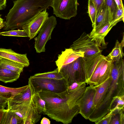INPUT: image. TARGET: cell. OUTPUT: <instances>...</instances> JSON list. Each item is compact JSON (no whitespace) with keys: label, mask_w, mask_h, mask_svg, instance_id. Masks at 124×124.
I'll return each instance as SVG.
<instances>
[{"label":"cell","mask_w":124,"mask_h":124,"mask_svg":"<svg viewBox=\"0 0 124 124\" xmlns=\"http://www.w3.org/2000/svg\"><path fill=\"white\" fill-rule=\"evenodd\" d=\"M52 0H16L6 16V31L22 28L39 12L49 9Z\"/></svg>","instance_id":"obj_1"},{"label":"cell","mask_w":124,"mask_h":124,"mask_svg":"<svg viewBox=\"0 0 124 124\" xmlns=\"http://www.w3.org/2000/svg\"><path fill=\"white\" fill-rule=\"evenodd\" d=\"M124 61L121 59L117 63L114 61L110 77V84L102 101L90 116L89 120L95 122L99 121L110 111L113 98L124 95Z\"/></svg>","instance_id":"obj_2"},{"label":"cell","mask_w":124,"mask_h":124,"mask_svg":"<svg viewBox=\"0 0 124 124\" xmlns=\"http://www.w3.org/2000/svg\"><path fill=\"white\" fill-rule=\"evenodd\" d=\"M38 93L46 103V110L43 114L51 119L68 124L78 114L70 108L65 95L66 90L59 93L47 91Z\"/></svg>","instance_id":"obj_3"},{"label":"cell","mask_w":124,"mask_h":124,"mask_svg":"<svg viewBox=\"0 0 124 124\" xmlns=\"http://www.w3.org/2000/svg\"><path fill=\"white\" fill-rule=\"evenodd\" d=\"M59 73L65 81L68 87L75 82L86 83L85 60L80 57L71 63L62 67Z\"/></svg>","instance_id":"obj_4"},{"label":"cell","mask_w":124,"mask_h":124,"mask_svg":"<svg viewBox=\"0 0 124 124\" xmlns=\"http://www.w3.org/2000/svg\"><path fill=\"white\" fill-rule=\"evenodd\" d=\"M28 80V83L31 84L36 93L47 91L59 93L65 91L68 87L64 78L57 79L34 78L31 76Z\"/></svg>","instance_id":"obj_5"},{"label":"cell","mask_w":124,"mask_h":124,"mask_svg":"<svg viewBox=\"0 0 124 124\" xmlns=\"http://www.w3.org/2000/svg\"><path fill=\"white\" fill-rule=\"evenodd\" d=\"M70 48L76 51L84 52V57L85 60L101 54L102 52L95 42L92 40L89 34L85 32L73 42Z\"/></svg>","instance_id":"obj_6"},{"label":"cell","mask_w":124,"mask_h":124,"mask_svg":"<svg viewBox=\"0 0 124 124\" xmlns=\"http://www.w3.org/2000/svg\"><path fill=\"white\" fill-rule=\"evenodd\" d=\"M78 0H52L51 5L57 17L69 20L77 14Z\"/></svg>","instance_id":"obj_7"},{"label":"cell","mask_w":124,"mask_h":124,"mask_svg":"<svg viewBox=\"0 0 124 124\" xmlns=\"http://www.w3.org/2000/svg\"><path fill=\"white\" fill-rule=\"evenodd\" d=\"M57 24L55 17L52 16L46 20L43 25L38 36L34 39V47L36 52H45L47 42L51 39L52 32Z\"/></svg>","instance_id":"obj_8"},{"label":"cell","mask_w":124,"mask_h":124,"mask_svg":"<svg viewBox=\"0 0 124 124\" xmlns=\"http://www.w3.org/2000/svg\"><path fill=\"white\" fill-rule=\"evenodd\" d=\"M95 91L94 86L86 87L80 100L79 114L86 119H89L95 109L94 101Z\"/></svg>","instance_id":"obj_9"},{"label":"cell","mask_w":124,"mask_h":124,"mask_svg":"<svg viewBox=\"0 0 124 124\" xmlns=\"http://www.w3.org/2000/svg\"><path fill=\"white\" fill-rule=\"evenodd\" d=\"M48 17L46 10L39 12L31 18L22 28L27 33L31 40L39 33L43 25Z\"/></svg>","instance_id":"obj_10"},{"label":"cell","mask_w":124,"mask_h":124,"mask_svg":"<svg viewBox=\"0 0 124 124\" xmlns=\"http://www.w3.org/2000/svg\"><path fill=\"white\" fill-rule=\"evenodd\" d=\"M119 22L117 20H114L93 28L89 34L90 37L99 47L105 46L106 45L104 39L105 37L111 28Z\"/></svg>","instance_id":"obj_11"},{"label":"cell","mask_w":124,"mask_h":124,"mask_svg":"<svg viewBox=\"0 0 124 124\" xmlns=\"http://www.w3.org/2000/svg\"><path fill=\"white\" fill-rule=\"evenodd\" d=\"M84 52L76 51L70 48L62 51L58 55L55 61L59 72L63 66L71 63L79 57H84Z\"/></svg>","instance_id":"obj_12"},{"label":"cell","mask_w":124,"mask_h":124,"mask_svg":"<svg viewBox=\"0 0 124 124\" xmlns=\"http://www.w3.org/2000/svg\"><path fill=\"white\" fill-rule=\"evenodd\" d=\"M28 86L25 90L8 100L7 109L31 101L32 96L35 92L30 83H28Z\"/></svg>","instance_id":"obj_13"},{"label":"cell","mask_w":124,"mask_h":124,"mask_svg":"<svg viewBox=\"0 0 124 124\" xmlns=\"http://www.w3.org/2000/svg\"><path fill=\"white\" fill-rule=\"evenodd\" d=\"M0 57L20 63L24 67H27L30 64L27 54H21L15 52L11 49L0 48Z\"/></svg>","instance_id":"obj_14"},{"label":"cell","mask_w":124,"mask_h":124,"mask_svg":"<svg viewBox=\"0 0 124 124\" xmlns=\"http://www.w3.org/2000/svg\"><path fill=\"white\" fill-rule=\"evenodd\" d=\"M110 77L101 84L95 86L96 91L94 102L95 109L99 106L103 100L110 84Z\"/></svg>","instance_id":"obj_15"},{"label":"cell","mask_w":124,"mask_h":124,"mask_svg":"<svg viewBox=\"0 0 124 124\" xmlns=\"http://www.w3.org/2000/svg\"><path fill=\"white\" fill-rule=\"evenodd\" d=\"M106 57V61L101 69L98 80L96 86L104 82L111 75L114 61Z\"/></svg>","instance_id":"obj_16"},{"label":"cell","mask_w":124,"mask_h":124,"mask_svg":"<svg viewBox=\"0 0 124 124\" xmlns=\"http://www.w3.org/2000/svg\"><path fill=\"white\" fill-rule=\"evenodd\" d=\"M124 47V36L120 43L117 40L114 47L111 52L108 55L107 57L117 63L119 62L124 56L123 48Z\"/></svg>","instance_id":"obj_17"},{"label":"cell","mask_w":124,"mask_h":124,"mask_svg":"<svg viewBox=\"0 0 124 124\" xmlns=\"http://www.w3.org/2000/svg\"><path fill=\"white\" fill-rule=\"evenodd\" d=\"M20 75L16 72L0 67V81L4 83L16 81L19 78Z\"/></svg>","instance_id":"obj_18"},{"label":"cell","mask_w":124,"mask_h":124,"mask_svg":"<svg viewBox=\"0 0 124 124\" xmlns=\"http://www.w3.org/2000/svg\"><path fill=\"white\" fill-rule=\"evenodd\" d=\"M0 124H24L23 120L12 111L6 109Z\"/></svg>","instance_id":"obj_19"},{"label":"cell","mask_w":124,"mask_h":124,"mask_svg":"<svg viewBox=\"0 0 124 124\" xmlns=\"http://www.w3.org/2000/svg\"><path fill=\"white\" fill-rule=\"evenodd\" d=\"M41 117L32 100L30 108L23 119L24 124H35L40 120Z\"/></svg>","instance_id":"obj_20"},{"label":"cell","mask_w":124,"mask_h":124,"mask_svg":"<svg viewBox=\"0 0 124 124\" xmlns=\"http://www.w3.org/2000/svg\"><path fill=\"white\" fill-rule=\"evenodd\" d=\"M0 67L8 69L20 74L23 72L24 66L17 62L0 57Z\"/></svg>","instance_id":"obj_21"},{"label":"cell","mask_w":124,"mask_h":124,"mask_svg":"<svg viewBox=\"0 0 124 124\" xmlns=\"http://www.w3.org/2000/svg\"><path fill=\"white\" fill-rule=\"evenodd\" d=\"M28 86L27 85L18 88H11L6 87L0 85V95L7 98L8 99L12 98L25 90Z\"/></svg>","instance_id":"obj_22"},{"label":"cell","mask_w":124,"mask_h":124,"mask_svg":"<svg viewBox=\"0 0 124 124\" xmlns=\"http://www.w3.org/2000/svg\"><path fill=\"white\" fill-rule=\"evenodd\" d=\"M111 22L109 10L104 3L102 8L97 16L94 27L93 28Z\"/></svg>","instance_id":"obj_23"},{"label":"cell","mask_w":124,"mask_h":124,"mask_svg":"<svg viewBox=\"0 0 124 124\" xmlns=\"http://www.w3.org/2000/svg\"><path fill=\"white\" fill-rule=\"evenodd\" d=\"M106 58V56L102 55L91 76L86 83L90 85L96 86L97 85L101 69Z\"/></svg>","instance_id":"obj_24"},{"label":"cell","mask_w":124,"mask_h":124,"mask_svg":"<svg viewBox=\"0 0 124 124\" xmlns=\"http://www.w3.org/2000/svg\"><path fill=\"white\" fill-rule=\"evenodd\" d=\"M32 101L20 104L11 108L8 110L12 111L23 119L29 111Z\"/></svg>","instance_id":"obj_25"},{"label":"cell","mask_w":124,"mask_h":124,"mask_svg":"<svg viewBox=\"0 0 124 124\" xmlns=\"http://www.w3.org/2000/svg\"><path fill=\"white\" fill-rule=\"evenodd\" d=\"M32 100L39 113L40 114L45 112L46 110V103L38 92H34L32 95Z\"/></svg>","instance_id":"obj_26"},{"label":"cell","mask_w":124,"mask_h":124,"mask_svg":"<svg viewBox=\"0 0 124 124\" xmlns=\"http://www.w3.org/2000/svg\"><path fill=\"white\" fill-rule=\"evenodd\" d=\"M34 78H44L61 79L63 78V77L59 72L57 68L54 70L43 73H39L31 76Z\"/></svg>","instance_id":"obj_27"},{"label":"cell","mask_w":124,"mask_h":124,"mask_svg":"<svg viewBox=\"0 0 124 124\" xmlns=\"http://www.w3.org/2000/svg\"><path fill=\"white\" fill-rule=\"evenodd\" d=\"M124 95L114 98L111 104L110 111L124 110Z\"/></svg>","instance_id":"obj_28"},{"label":"cell","mask_w":124,"mask_h":124,"mask_svg":"<svg viewBox=\"0 0 124 124\" xmlns=\"http://www.w3.org/2000/svg\"><path fill=\"white\" fill-rule=\"evenodd\" d=\"M104 4L109 10L112 22L114 20L117 8V4L115 0H104Z\"/></svg>","instance_id":"obj_29"},{"label":"cell","mask_w":124,"mask_h":124,"mask_svg":"<svg viewBox=\"0 0 124 124\" xmlns=\"http://www.w3.org/2000/svg\"><path fill=\"white\" fill-rule=\"evenodd\" d=\"M87 13L92 22V26L93 28L97 17V12L94 5L91 0H88Z\"/></svg>","instance_id":"obj_30"},{"label":"cell","mask_w":124,"mask_h":124,"mask_svg":"<svg viewBox=\"0 0 124 124\" xmlns=\"http://www.w3.org/2000/svg\"><path fill=\"white\" fill-rule=\"evenodd\" d=\"M0 35L21 37H28L26 32L23 30H11L0 32Z\"/></svg>","instance_id":"obj_31"},{"label":"cell","mask_w":124,"mask_h":124,"mask_svg":"<svg viewBox=\"0 0 124 124\" xmlns=\"http://www.w3.org/2000/svg\"><path fill=\"white\" fill-rule=\"evenodd\" d=\"M123 110H117L113 112L109 124H120V113Z\"/></svg>","instance_id":"obj_32"},{"label":"cell","mask_w":124,"mask_h":124,"mask_svg":"<svg viewBox=\"0 0 124 124\" xmlns=\"http://www.w3.org/2000/svg\"><path fill=\"white\" fill-rule=\"evenodd\" d=\"M113 112L110 111L100 120L95 122L96 124H109Z\"/></svg>","instance_id":"obj_33"},{"label":"cell","mask_w":124,"mask_h":124,"mask_svg":"<svg viewBox=\"0 0 124 124\" xmlns=\"http://www.w3.org/2000/svg\"><path fill=\"white\" fill-rule=\"evenodd\" d=\"M124 9L119 8L118 7L115 17L114 20L119 22H124Z\"/></svg>","instance_id":"obj_34"},{"label":"cell","mask_w":124,"mask_h":124,"mask_svg":"<svg viewBox=\"0 0 124 124\" xmlns=\"http://www.w3.org/2000/svg\"><path fill=\"white\" fill-rule=\"evenodd\" d=\"M93 3L97 12V16L101 10L104 0H91Z\"/></svg>","instance_id":"obj_35"},{"label":"cell","mask_w":124,"mask_h":124,"mask_svg":"<svg viewBox=\"0 0 124 124\" xmlns=\"http://www.w3.org/2000/svg\"><path fill=\"white\" fill-rule=\"evenodd\" d=\"M8 100L7 98L0 95V109L5 108L7 106Z\"/></svg>","instance_id":"obj_36"},{"label":"cell","mask_w":124,"mask_h":124,"mask_svg":"<svg viewBox=\"0 0 124 124\" xmlns=\"http://www.w3.org/2000/svg\"><path fill=\"white\" fill-rule=\"evenodd\" d=\"M84 83L85 82H74L70 85L68 86L66 90L68 91H70L76 89Z\"/></svg>","instance_id":"obj_37"},{"label":"cell","mask_w":124,"mask_h":124,"mask_svg":"<svg viewBox=\"0 0 124 124\" xmlns=\"http://www.w3.org/2000/svg\"><path fill=\"white\" fill-rule=\"evenodd\" d=\"M6 6V0H0V10L5 9Z\"/></svg>","instance_id":"obj_38"},{"label":"cell","mask_w":124,"mask_h":124,"mask_svg":"<svg viewBox=\"0 0 124 124\" xmlns=\"http://www.w3.org/2000/svg\"><path fill=\"white\" fill-rule=\"evenodd\" d=\"M115 0L118 8L124 9L122 0Z\"/></svg>","instance_id":"obj_39"},{"label":"cell","mask_w":124,"mask_h":124,"mask_svg":"<svg viewBox=\"0 0 124 124\" xmlns=\"http://www.w3.org/2000/svg\"><path fill=\"white\" fill-rule=\"evenodd\" d=\"M50 121L46 117H44L41 120L40 124H50Z\"/></svg>","instance_id":"obj_40"},{"label":"cell","mask_w":124,"mask_h":124,"mask_svg":"<svg viewBox=\"0 0 124 124\" xmlns=\"http://www.w3.org/2000/svg\"><path fill=\"white\" fill-rule=\"evenodd\" d=\"M124 110L122 111L120 113V124H124Z\"/></svg>","instance_id":"obj_41"},{"label":"cell","mask_w":124,"mask_h":124,"mask_svg":"<svg viewBox=\"0 0 124 124\" xmlns=\"http://www.w3.org/2000/svg\"><path fill=\"white\" fill-rule=\"evenodd\" d=\"M6 109L5 108L0 109V124Z\"/></svg>","instance_id":"obj_42"},{"label":"cell","mask_w":124,"mask_h":124,"mask_svg":"<svg viewBox=\"0 0 124 124\" xmlns=\"http://www.w3.org/2000/svg\"><path fill=\"white\" fill-rule=\"evenodd\" d=\"M6 24V21H4L3 19L0 20V29L4 27Z\"/></svg>","instance_id":"obj_43"},{"label":"cell","mask_w":124,"mask_h":124,"mask_svg":"<svg viewBox=\"0 0 124 124\" xmlns=\"http://www.w3.org/2000/svg\"><path fill=\"white\" fill-rule=\"evenodd\" d=\"M3 20V19L1 18V15H0V20Z\"/></svg>","instance_id":"obj_44"},{"label":"cell","mask_w":124,"mask_h":124,"mask_svg":"<svg viewBox=\"0 0 124 124\" xmlns=\"http://www.w3.org/2000/svg\"></svg>","instance_id":"obj_45"}]
</instances>
